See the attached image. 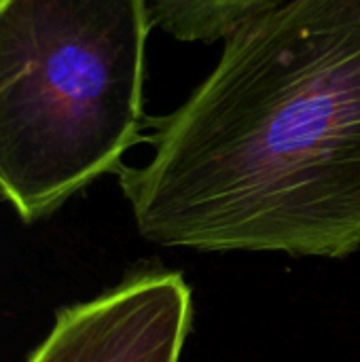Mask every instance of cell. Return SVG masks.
Here are the masks:
<instances>
[{
	"label": "cell",
	"mask_w": 360,
	"mask_h": 362,
	"mask_svg": "<svg viewBox=\"0 0 360 362\" xmlns=\"http://www.w3.org/2000/svg\"><path fill=\"white\" fill-rule=\"evenodd\" d=\"M121 165L163 248L346 259L360 248V0H289L236 28Z\"/></svg>",
	"instance_id": "cell-1"
},
{
	"label": "cell",
	"mask_w": 360,
	"mask_h": 362,
	"mask_svg": "<svg viewBox=\"0 0 360 362\" xmlns=\"http://www.w3.org/2000/svg\"><path fill=\"white\" fill-rule=\"evenodd\" d=\"M193 325L191 288L178 272H138L55 312L23 362H180Z\"/></svg>",
	"instance_id": "cell-3"
},
{
	"label": "cell",
	"mask_w": 360,
	"mask_h": 362,
	"mask_svg": "<svg viewBox=\"0 0 360 362\" xmlns=\"http://www.w3.org/2000/svg\"><path fill=\"white\" fill-rule=\"evenodd\" d=\"M289 0H149L155 28L178 42L225 40L248 19Z\"/></svg>",
	"instance_id": "cell-4"
},
{
	"label": "cell",
	"mask_w": 360,
	"mask_h": 362,
	"mask_svg": "<svg viewBox=\"0 0 360 362\" xmlns=\"http://www.w3.org/2000/svg\"><path fill=\"white\" fill-rule=\"evenodd\" d=\"M149 0H0V197L57 212L146 142Z\"/></svg>",
	"instance_id": "cell-2"
}]
</instances>
